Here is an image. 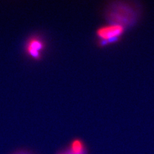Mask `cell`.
Returning <instances> with one entry per match:
<instances>
[{"label":"cell","mask_w":154,"mask_h":154,"mask_svg":"<svg viewBox=\"0 0 154 154\" xmlns=\"http://www.w3.org/2000/svg\"><path fill=\"white\" fill-rule=\"evenodd\" d=\"M138 8L126 2H114L106 8L105 16L111 25H117L125 29L132 26L137 21Z\"/></svg>","instance_id":"6da1fadb"},{"label":"cell","mask_w":154,"mask_h":154,"mask_svg":"<svg viewBox=\"0 0 154 154\" xmlns=\"http://www.w3.org/2000/svg\"><path fill=\"white\" fill-rule=\"evenodd\" d=\"M125 30V28L117 25H111L104 26L98 29L96 35L98 37L102 45H108L115 41H118Z\"/></svg>","instance_id":"7a4b0ae2"},{"label":"cell","mask_w":154,"mask_h":154,"mask_svg":"<svg viewBox=\"0 0 154 154\" xmlns=\"http://www.w3.org/2000/svg\"><path fill=\"white\" fill-rule=\"evenodd\" d=\"M45 47V42L40 37L33 36L26 41L25 51L32 59L37 60L41 58Z\"/></svg>","instance_id":"3957f363"},{"label":"cell","mask_w":154,"mask_h":154,"mask_svg":"<svg viewBox=\"0 0 154 154\" xmlns=\"http://www.w3.org/2000/svg\"><path fill=\"white\" fill-rule=\"evenodd\" d=\"M64 154H86V148L82 141L79 139L73 140L68 148L63 150Z\"/></svg>","instance_id":"277c9868"},{"label":"cell","mask_w":154,"mask_h":154,"mask_svg":"<svg viewBox=\"0 0 154 154\" xmlns=\"http://www.w3.org/2000/svg\"><path fill=\"white\" fill-rule=\"evenodd\" d=\"M16 154H29V153H27L26 152H20L16 153Z\"/></svg>","instance_id":"5b68a950"}]
</instances>
